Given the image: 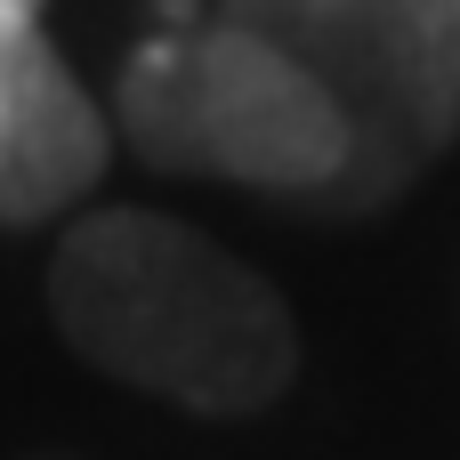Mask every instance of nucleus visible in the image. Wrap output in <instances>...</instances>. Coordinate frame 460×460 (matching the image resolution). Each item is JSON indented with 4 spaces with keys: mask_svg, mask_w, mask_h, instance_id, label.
Wrapping results in <instances>:
<instances>
[{
    "mask_svg": "<svg viewBox=\"0 0 460 460\" xmlns=\"http://www.w3.org/2000/svg\"><path fill=\"white\" fill-rule=\"evenodd\" d=\"M57 332L113 380L186 412H259L299 364L283 291L162 210H97L49 267Z\"/></svg>",
    "mask_w": 460,
    "mask_h": 460,
    "instance_id": "f257e3e1",
    "label": "nucleus"
},
{
    "mask_svg": "<svg viewBox=\"0 0 460 460\" xmlns=\"http://www.w3.org/2000/svg\"><path fill=\"white\" fill-rule=\"evenodd\" d=\"M121 113L137 146L170 170L202 178H243V186H340L348 178V121L340 105L259 32L210 24V32H170L154 40L129 81Z\"/></svg>",
    "mask_w": 460,
    "mask_h": 460,
    "instance_id": "f03ea898",
    "label": "nucleus"
},
{
    "mask_svg": "<svg viewBox=\"0 0 460 460\" xmlns=\"http://www.w3.org/2000/svg\"><path fill=\"white\" fill-rule=\"evenodd\" d=\"M348 121L340 194L396 186L460 121V0H234Z\"/></svg>",
    "mask_w": 460,
    "mask_h": 460,
    "instance_id": "7ed1b4c3",
    "label": "nucleus"
},
{
    "mask_svg": "<svg viewBox=\"0 0 460 460\" xmlns=\"http://www.w3.org/2000/svg\"><path fill=\"white\" fill-rule=\"evenodd\" d=\"M105 170V121L65 57L24 24L0 32V218H49Z\"/></svg>",
    "mask_w": 460,
    "mask_h": 460,
    "instance_id": "20e7f679",
    "label": "nucleus"
},
{
    "mask_svg": "<svg viewBox=\"0 0 460 460\" xmlns=\"http://www.w3.org/2000/svg\"><path fill=\"white\" fill-rule=\"evenodd\" d=\"M32 8H40V0H0V32H24V24H32Z\"/></svg>",
    "mask_w": 460,
    "mask_h": 460,
    "instance_id": "39448f33",
    "label": "nucleus"
}]
</instances>
